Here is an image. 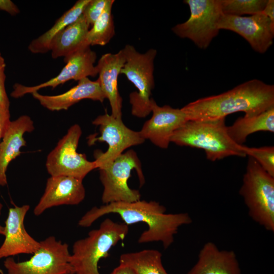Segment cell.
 Instances as JSON below:
<instances>
[{"mask_svg": "<svg viewBox=\"0 0 274 274\" xmlns=\"http://www.w3.org/2000/svg\"><path fill=\"white\" fill-rule=\"evenodd\" d=\"M6 65L5 59L0 53V111L5 118L10 121V101L5 88Z\"/></svg>", "mask_w": 274, "mask_h": 274, "instance_id": "cell-28", "label": "cell"}, {"mask_svg": "<svg viewBox=\"0 0 274 274\" xmlns=\"http://www.w3.org/2000/svg\"><path fill=\"white\" fill-rule=\"evenodd\" d=\"M274 107V86L258 79L242 83L218 95L199 98L181 108L189 120L214 121L242 112L255 116Z\"/></svg>", "mask_w": 274, "mask_h": 274, "instance_id": "cell-2", "label": "cell"}, {"mask_svg": "<svg viewBox=\"0 0 274 274\" xmlns=\"http://www.w3.org/2000/svg\"><path fill=\"white\" fill-rule=\"evenodd\" d=\"M103 186L102 202H133L141 199L139 190L130 188L128 181L131 171L137 173L140 186L145 182L142 164L136 153L130 149L117 157L111 163L98 168Z\"/></svg>", "mask_w": 274, "mask_h": 274, "instance_id": "cell-7", "label": "cell"}, {"mask_svg": "<svg viewBox=\"0 0 274 274\" xmlns=\"http://www.w3.org/2000/svg\"><path fill=\"white\" fill-rule=\"evenodd\" d=\"M218 28L237 33L259 53L266 52L273 43L274 26L263 12L248 17L223 14Z\"/></svg>", "mask_w": 274, "mask_h": 274, "instance_id": "cell-13", "label": "cell"}, {"mask_svg": "<svg viewBox=\"0 0 274 274\" xmlns=\"http://www.w3.org/2000/svg\"><path fill=\"white\" fill-rule=\"evenodd\" d=\"M30 206L24 204L9 210L5 221V240L0 247V259L21 254H33L39 248L40 242L26 230L24 221Z\"/></svg>", "mask_w": 274, "mask_h": 274, "instance_id": "cell-15", "label": "cell"}, {"mask_svg": "<svg viewBox=\"0 0 274 274\" xmlns=\"http://www.w3.org/2000/svg\"><path fill=\"white\" fill-rule=\"evenodd\" d=\"M125 62L120 71L135 88L129 95L133 116L145 118L151 113V92L154 87V61L157 50L150 49L140 53L130 45L122 49Z\"/></svg>", "mask_w": 274, "mask_h": 274, "instance_id": "cell-6", "label": "cell"}, {"mask_svg": "<svg viewBox=\"0 0 274 274\" xmlns=\"http://www.w3.org/2000/svg\"><path fill=\"white\" fill-rule=\"evenodd\" d=\"M0 10L11 15H16L20 12L18 7L11 0H0Z\"/></svg>", "mask_w": 274, "mask_h": 274, "instance_id": "cell-30", "label": "cell"}, {"mask_svg": "<svg viewBox=\"0 0 274 274\" xmlns=\"http://www.w3.org/2000/svg\"><path fill=\"white\" fill-rule=\"evenodd\" d=\"M92 124L98 127L99 135L93 134L88 136V145L105 142L108 146L105 152L99 150L94 152V161L97 169L111 163L126 149L141 145L145 141L140 131L131 129L124 124L122 119L115 118L107 113L98 116Z\"/></svg>", "mask_w": 274, "mask_h": 274, "instance_id": "cell-9", "label": "cell"}, {"mask_svg": "<svg viewBox=\"0 0 274 274\" xmlns=\"http://www.w3.org/2000/svg\"><path fill=\"white\" fill-rule=\"evenodd\" d=\"M243 149L246 156L254 158L266 173L274 177L273 146L255 148L243 145Z\"/></svg>", "mask_w": 274, "mask_h": 274, "instance_id": "cell-27", "label": "cell"}, {"mask_svg": "<svg viewBox=\"0 0 274 274\" xmlns=\"http://www.w3.org/2000/svg\"><path fill=\"white\" fill-rule=\"evenodd\" d=\"M128 232V225L107 218L87 237L76 241L70 257L74 274H100L99 260L108 257L111 249L123 240Z\"/></svg>", "mask_w": 274, "mask_h": 274, "instance_id": "cell-4", "label": "cell"}, {"mask_svg": "<svg viewBox=\"0 0 274 274\" xmlns=\"http://www.w3.org/2000/svg\"><path fill=\"white\" fill-rule=\"evenodd\" d=\"M114 0H108L101 15L89 30L84 43L85 46L107 44L115 35V27L112 9Z\"/></svg>", "mask_w": 274, "mask_h": 274, "instance_id": "cell-25", "label": "cell"}, {"mask_svg": "<svg viewBox=\"0 0 274 274\" xmlns=\"http://www.w3.org/2000/svg\"><path fill=\"white\" fill-rule=\"evenodd\" d=\"M90 25L82 15L60 32L53 40L50 51L53 59L67 58L84 45Z\"/></svg>", "mask_w": 274, "mask_h": 274, "instance_id": "cell-21", "label": "cell"}, {"mask_svg": "<svg viewBox=\"0 0 274 274\" xmlns=\"http://www.w3.org/2000/svg\"><path fill=\"white\" fill-rule=\"evenodd\" d=\"M90 1H77L71 8L57 20L49 30L31 41L28 46L29 51L34 54H43L50 51V46L54 38L82 15L85 7Z\"/></svg>", "mask_w": 274, "mask_h": 274, "instance_id": "cell-23", "label": "cell"}, {"mask_svg": "<svg viewBox=\"0 0 274 274\" xmlns=\"http://www.w3.org/2000/svg\"><path fill=\"white\" fill-rule=\"evenodd\" d=\"M81 134V127L73 125L49 153L46 167L51 176H66L83 180L91 171L97 169L94 161L88 160L85 154L77 151Z\"/></svg>", "mask_w": 274, "mask_h": 274, "instance_id": "cell-11", "label": "cell"}, {"mask_svg": "<svg viewBox=\"0 0 274 274\" xmlns=\"http://www.w3.org/2000/svg\"><path fill=\"white\" fill-rule=\"evenodd\" d=\"M125 62L123 50L112 54L102 55L96 65L98 78L97 80L106 97L109 101L111 115L122 119V98L118 87V76Z\"/></svg>", "mask_w": 274, "mask_h": 274, "instance_id": "cell-17", "label": "cell"}, {"mask_svg": "<svg viewBox=\"0 0 274 274\" xmlns=\"http://www.w3.org/2000/svg\"><path fill=\"white\" fill-rule=\"evenodd\" d=\"M190 15L172 30L177 36L192 41L199 48H207L219 32L218 22L223 15L220 0H185Z\"/></svg>", "mask_w": 274, "mask_h": 274, "instance_id": "cell-10", "label": "cell"}, {"mask_svg": "<svg viewBox=\"0 0 274 274\" xmlns=\"http://www.w3.org/2000/svg\"><path fill=\"white\" fill-rule=\"evenodd\" d=\"M268 0H220L223 14L241 16L263 12Z\"/></svg>", "mask_w": 274, "mask_h": 274, "instance_id": "cell-26", "label": "cell"}, {"mask_svg": "<svg viewBox=\"0 0 274 274\" xmlns=\"http://www.w3.org/2000/svg\"><path fill=\"white\" fill-rule=\"evenodd\" d=\"M31 94L41 106L51 111L66 110L84 99L101 102L106 99L98 81H91L88 77L79 80L76 86L60 94L45 95L38 91Z\"/></svg>", "mask_w": 274, "mask_h": 274, "instance_id": "cell-18", "label": "cell"}, {"mask_svg": "<svg viewBox=\"0 0 274 274\" xmlns=\"http://www.w3.org/2000/svg\"><path fill=\"white\" fill-rule=\"evenodd\" d=\"M39 249L26 261L16 262L11 257L4 261L8 274H74L70 262L68 246L50 236L40 242Z\"/></svg>", "mask_w": 274, "mask_h": 274, "instance_id": "cell-8", "label": "cell"}, {"mask_svg": "<svg viewBox=\"0 0 274 274\" xmlns=\"http://www.w3.org/2000/svg\"><path fill=\"white\" fill-rule=\"evenodd\" d=\"M96 58V53L91 49L90 46H84L69 57L64 58L66 64L56 77L33 86L16 83L13 86L11 96L20 98L44 88H55L70 80L79 81L89 76L94 77L98 75L97 68L94 65Z\"/></svg>", "mask_w": 274, "mask_h": 274, "instance_id": "cell-12", "label": "cell"}, {"mask_svg": "<svg viewBox=\"0 0 274 274\" xmlns=\"http://www.w3.org/2000/svg\"><path fill=\"white\" fill-rule=\"evenodd\" d=\"M166 210L164 206L153 200L115 202L92 208L81 217L78 224L89 227L104 215L117 214L127 225L140 222L147 224L148 229L141 234L139 243L159 242L167 249L174 243L179 228L191 224L192 220L187 213L167 214Z\"/></svg>", "mask_w": 274, "mask_h": 274, "instance_id": "cell-1", "label": "cell"}, {"mask_svg": "<svg viewBox=\"0 0 274 274\" xmlns=\"http://www.w3.org/2000/svg\"><path fill=\"white\" fill-rule=\"evenodd\" d=\"M225 118L214 121L189 120L173 134L170 143L204 150L212 161L230 156L246 157L243 145L234 143L229 136Z\"/></svg>", "mask_w": 274, "mask_h": 274, "instance_id": "cell-3", "label": "cell"}, {"mask_svg": "<svg viewBox=\"0 0 274 274\" xmlns=\"http://www.w3.org/2000/svg\"><path fill=\"white\" fill-rule=\"evenodd\" d=\"M187 274H242L237 256L232 250H220L212 242L200 250L197 260Z\"/></svg>", "mask_w": 274, "mask_h": 274, "instance_id": "cell-19", "label": "cell"}, {"mask_svg": "<svg viewBox=\"0 0 274 274\" xmlns=\"http://www.w3.org/2000/svg\"><path fill=\"white\" fill-rule=\"evenodd\" d=\"M85 197L83 180L70 176H50L44 192L33 209L35 216L46 210L61 205H76Z\"/></svg>", "mask_w": 274, "mask_h": 274, "instance_id": "cell-16", "label": "cell"}, {"mask_svg": "<svg viewBox=\"0 0 274 274\" xmlns=\"http://www.w3.org/2000/svg\"><path fill=\"white\" fill-rule=\"evenodd\" d=\"M110 274H136L129 266L120 263Z\"/></svg>", "mask_w": 274, "mask_h": 274, "instance_id": "cell-32", "label": "cell"}, {"mask_svg": "<svg viewBox=\"0 0 274 274\" xmlns=\"http://www.w3.org/2000/svg\"><path fill=\"white\" fill-rule=\"evenodd\" d=\"M151 117L146 121L140 131L145 140L161 149H167L174 133L188 121L181 109L169 106H158L152 98Z\"/></svg>", "mask_w": 274, "mask_h": 274, "instance_id": "cell-14", "label": "cell"}, {"mask_svg": "<svg viewBox=\"0 0 274 274\" xmlns=\"http://www.w3.org/2000/svg\"><path fill=\"white\" fill-rule=\"evenodd\" d=\"M5 227L0 225V235H5Z\"/></svg>", "mask_w": 274, "mask_h": 274, "instance_id": "cell-34", "label": "cell"}, {"mask_svg": "<svg viewBox=\"0 0 274 274\" xmlns=\"http://www.w3.org/2000/svg\"><path fill=\"white\" fill-rule=\"evenodd\" d=\"M251 218L266 230L274 231V177L248 156L239 190Z\"/></svg>", "mask_w": 274, "mask_h": 274, "instance_id": "cell-5", "label": "cell"}, {"mask_svg": "<svg viewBox=\"0 0 274 274\" xmlns=\"http://www.w3.org/2000/svg\"><path fill=\"white\" fill-rule=\"evenodd\" d=\"M7 120L0 111V141L2 139L5 131H6L10 122ZM3 204L0 202V215L1 214Z\"/></svg>", "mask_w": 274, "mask_h": 274, "instance_id": "cell-33", "label": "cell"}, {"mask_svg": "<svg viewBox=\"0 0 274 274\" xmlns=\"http://www.w3.org/2000/svg\"><path fill=\"white\" fill-rule=\"evenodd\" d=\"M34 129L33 122L27 115H22L10 122L0 142V186L7 184L8 166L21 154V148L26 145L24 134Z\"/></svg>", "mask_w": 274, "mask_h": 274, "instance_id": "cell-20", "label": "cell"}, {"mask_svg": "<svg viewBox=\"0 0 274 274\" xmlns=\"http://www.w3.org/2000/svg\"><path fill=\"white\" fill-rule=\"evenodd\" d=\"M119 261L130 267L136 274H168L162 263V254L156 250L124 253L120 255Z\"/></svg>", "mask_w": 274, "mask_h": 274, "instance_id": "cell-24", "label": "cell"}, {"mask_svg": "<svg viewBox=\"0 0 274 274\" xmlns=\"http://www.w3.org/2000/svg\"><path fill=\"white\" fill-rule=\"evenodd\" d=\"M108 0H90L85 7L83 16L88 24L92 25L101 15Z\"/></svg>", "mask_w": 274, "mask_h": 274, "instance_id": "cell-29", "label": "cell"}, {"mask_svg": "<svg viewBox=\"0 0 274 274\" xmlns=\"http://www.w3.org/2000/svg\"><path fill=\"white\" fill-rule=\"evenodd\" d=\"M264 14L270 19L272 25L274 26V1L268 0L263 11Z\"/></svg>", "mask_w": 274, "mask_h": 274, "instance_id": "cell-31", "label": "cell"}, {"mask_svg": "<svg viewBox=\"0 0 274 274\" xmlns=\"http://www.w3.org/2000/svg\"><path fill=\"white\" fill-rule=\"evenodd\" d=\"M230 139L243 145L248 136L259 131L274 132V107L255 116L238 118L232 125L227 127Z\"/></svg>", "mask_w": 274, "mask_h": 274, "instance_id": "cell-22", "label": "cell"}]
</instances>
